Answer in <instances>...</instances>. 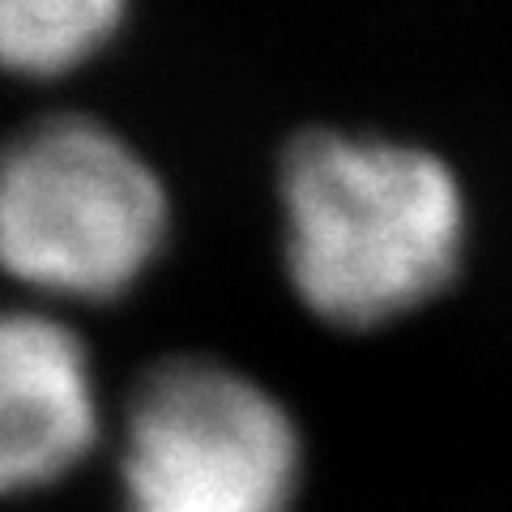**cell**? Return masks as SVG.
<instances>
[{"instance_id":"1","label":"cell","mask_w":512,"mask_h":512,"mask_svg":"<svg viewBox=\"0 0 512 512\" xmlns=\"http://www.w3.org/2000/svg\"><path fill=\"white\" fill-rule=\"evenodd\" d=\"M282 265L338 329H380L457 278L470 210L457 171L410 141L303 133L282 154Z\"/></svg>"},{"instance_id":"2","label":"cell","mask_w":512,"mask_h":512,"mask_svg":"<svg viewBox=\"0 0 512 512\" xmlns=\"http://www.w3.org/2000/svg\"><path fill=\"white\" fill-rule=\"evenodd\" d=\"M171 231L154 167L99 120L52 116L0 150V274L56 303H107Z\"/></svg>"},{"instance_id":"3","label":"cell","mask_w":512,"mask_h":512,"mask_svg":"<svg viewBox=\"0 0 512 512\" xmlns=\"http://www.w3.org/2000/svg\"><path fill=\"white\" fill-rule=\"evenodd\" d=\"M303 436L248 372L175 355L137 380L120 423L124 512H295Z\"/></svg>"},{"instance_id":"4","label":"cell","mask_w":512,"mask_h":512,"mask_svg":"<svg viewBox=\"0 0 512 512\" xmlns=\"http://www.w3.org/2000/svg\"><path fill=\"white\" fill-rule=\"evenodd\" d=\"M103 431L82 333L43 308H0V495L69 478Z\"/></svg>"},{"instance_id":"5","label":"cell","mask_w":512,"mask_h":512,"mask_svg":"<svg viewBox=\"0 0 512 512\" xmlns=\"http://www.w3.org/2000/svg\"><path fill=\"white\" fill-rule=\"evenodd\" d=\"M128 0H0V73L64 77L111 43Z\"/></svg>"}]
</instances>
